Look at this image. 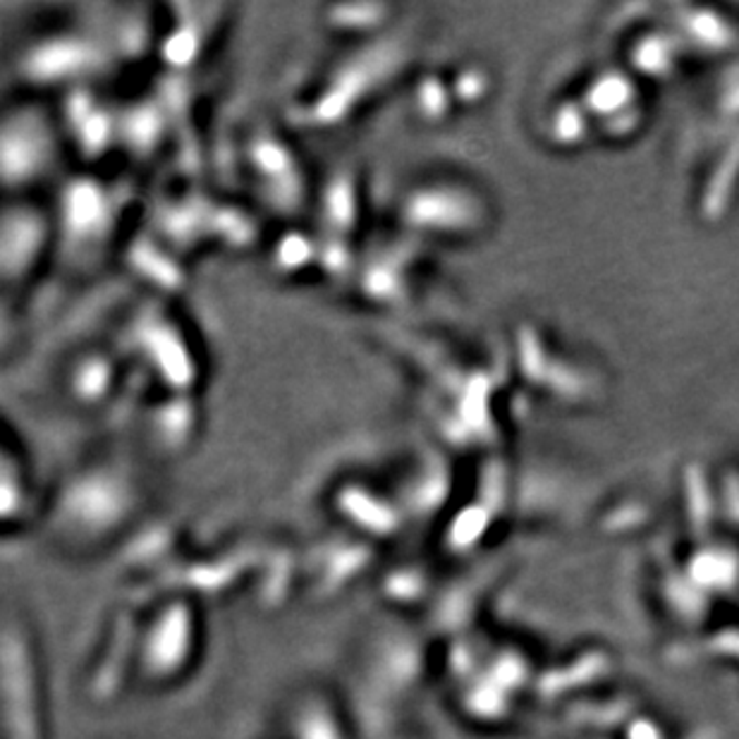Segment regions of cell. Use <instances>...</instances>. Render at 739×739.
<instances>
[{
    "mask_svg": "<svg viewBox=\"0 0 739 739\" xmlns=\"http://www.w3.org/2000/svg\"><path fill=\"white\" fill-rule=\"evenodd\" d=\"M42 113L18 111L5 115L3 172L8 190L30 184L48 170L53 160V134Z\"/></svg>",
    "mask_w": 739,
    "mask_h": 739,
    "instance_id": "obj_1",
    "label": "cell"
},
{
    "mask_svg": "<svg viewBox=\"0 0 739 739\" xmlns=\"http://www.w3.org/2000/svg\"><path fill=\"white\" fill-rule=\"evenodd\" d=\"M46 242V223L30 209H8L3 221V276L22 280L32 273V266Z\"/></svg>",
    "mask_w": 739,
    "mask_h": 739,
    "instance_id": "obj_2",
    "label": "cell"
}]
</instances>
